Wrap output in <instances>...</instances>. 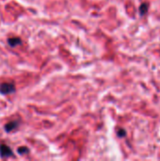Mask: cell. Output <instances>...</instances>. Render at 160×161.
Instances as JSON below:
<instances>
[{
	"mask_svg": "<svg viewBox=\"0 0 160 161\" xmlns=\"http://www.w3.org/2000/svg\"><path fill=\"white\" fill-rule=\"evenodd\" d=\"M18 125H19V124H18L16 121L9 122V123H8V124L5 125V130H6L7 132H11V131H13L14 129L17 128Z\"/></svg>",
	"mask_w": 160,
	"mask_h": 161,
	"instance_id": "cell-4",
	"label": "cell"
},
{
	"mask_svg": "<svg viewBox=\"0 0 160 161\" xmlns=\"http://www.w3.org/2000/svg\"><path fill=\"white\" fill-rule=\"evenodd\" d=\"M12 156H13V152L8 146H7L5 144L0 145V157L1 158H8V157H12Z\"/></svg>",
	"mask_w": 160,
	"mask_h": 161,
	"instance_id": "cell-2",
	"label": "cell"
},
{
	"mask_svg": "<svg viewBox=\"0 0 160 161\" xmlns=\"http://www.w3.org/2000/svg\"><path fill=\"white\" fill-rule=\"evenodd\" d=\"M29 152V150H28V148H26V147H21V148H19L18 149V153L19 154H23V153H25V154H27Z\"/></svg>",
	"mask_w": 160,
	"mask_h": 161,
	"instance_id": "cell-7",
	"label": "cell"
},
{
	"mask_svg": "<svg viewBox=\"0 0 160 161\" xmlns=\"http://www.w3.org/2000/svg\"><path fill=\"white\" fill-rule=\"evenodd\" d=\"M148 8H149V5L147 3H142L140 6V14H141V16H144L147 13Z\"/></svg>",
	"mask_w": 160,
	"mask_h": 161,
	"instance_id": "cell-5",
	"label": "cell"
},
{
	"mask_svg": "<svg viewBox=\"0 0 160 161\" xmlns=\"http://www.w3.org/2000/svg\"><path fill=\"white\" fill-rule=\"evenodd\" d=\"M15 92V87L12 83H3L0 85V93L9 94Z\"/></svg>",
	"mask_w": 160,
	"mask_h": 161,
	"instance_id": "cell-1",
	"label": "cell"
},
{
	"mask_svg": "<svg viewBox=\"0 0 160 161\" xmlns=\"http://www.w3.org/2000/svg\"><path fill=\"white\" fill-rule=\"evenodd\" d=\"M8 43L11 47H15V46L21 44V43H22V41H21V39L18 38V37H13V38L8 39Z\"/></svg>",
	"mask_w": 160,
	"mask_h": 161,
	"instance_id": "cell-3",
	"label": "cell"
},
{
	"mask_svg": "<svg viewBox=\"0 0 160 161\" xmlns=\"http://www.w3.org/2000/svg\"><path fill=\"white\" fill-rule=\"evenodd\" d=\"M117 134H118V136L120 138H124V137L126 136V132H125L124 129H119V131L117 132Z\"/></svg>",
	"mask_w": 160,
	"mask_h": 161,
	"instance_id": "cell-6",
	"label": "cell"
}]
</instances>
